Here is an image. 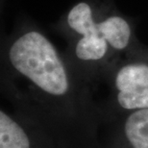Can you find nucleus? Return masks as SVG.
Returning a JSON list of instances; mask_svg holds the SVG:
<instances>
[{"label": "nucleus", "instance_id": "obj_1", "mask_svg": "<svg viewBox=\"0 0 148 148\" xmlns=\"http://www.w3.org/2000/svg\"><path fill=\"white\" fill-rule=\"evenodd\" d=\"M10 63L20 75L49 99L66 100L71 83L54 46L38 32H29L14 41Z\"/></svg>", "mask_w": 148, "mask_h": 148}, {"label": "nucleus", "instance_id": "obj_4", "mask_svg": "<svg viewBox=\"0 0 148 148\" xmlns=\"http://www.w3.org/2000/svg\"><path fill=\"white\" fill-rule=\"evenodd\" d=\"M97 148H148V108L128 112L103 126Z\"/></svg>", "mask_w": 148, "mask_h": 148}, {"label": "nucleus", "instance_id": "obj_5", "mask_svg": "<svg viewBox=\"0 0 148 148\" xmlns=\"http://www.w3.org/2000/svg\"><path fill=\"white\" fill-rule=\"evenodd\" d=\"M70 28L83 35L78 41L75 54L82 61H99L107 52L103 24H96L92 19L90 7L86 3H79L71 9L67 16Z\"/></svg>", "mask_w": 148, "mask_h": 148}, {"label": "nucleus", "instance_id": "obj_6", "mask_svg": "<svg viewBox=\"0 0 148 148\" xmlns=\"http://www.w3.org/2000/svg\"><path fill=\"white\" fill-rule=\"evenodd\" d=\"M105 38L115 49L121 50L128 45L131 30L126 20L119 16H111L102 21Z\"/></svg>", "mask_w": 148, "mask_h": 148}, {"label": "nucleus", "instance_id": "obj_3", "mask_svg": "<svg viewBox=\"0 0 148 148\" xmlns=\"http://www.w3.org/2000/svg\"><path fill=\"white\" fill-rule=\"evenodd\" d=\"M114 88L116 112L111 122L128 112L148 108V64L133 63L119 69Z\"/></svg>", "mask_w": 148, "mask_h": 148}, {"label": "nucleus", "instance_id": "obj_2", "mask_svg": "<svg viewBox=\"0 0 148 148\" xmlns=\"http://www.w3.org/2000/svg\"><path fill=\"white\" fill-rule=\"evenodd\" d=\"M0 148H59L38 122L25 112L0 111Z\"/></svg>", "mask_w": 148, "mask_h": 148}]
</instances>
